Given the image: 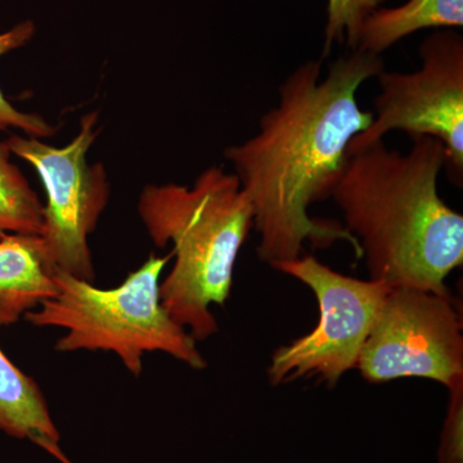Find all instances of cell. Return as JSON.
Here are the masks:
<instances>
[{
  "mask_svg": "<svg viewBox=\"0 0 463 463\" xmlns=\"http://www.w3.org/2000/svg\"><path fill=\"white\" fill-rule=\"evenodd\" d=\"M383 70L380 56L358 50L337 58L325 76L321 60L307 61L283 81L279 103L261 116L257 134L225 149L254 210L260 260H292L306 242L327 248L339 240L361 258L345 227L313 219L309 207L330 199L350 142L373 123V112L362 109L356 96Z\"/></svg>",
  "mask_w": 463,
  "mask_h": 463,
  "instance_id": "1",
  "label": "cell"
},
{
  "mask_svg": "<svg viewBox=\"0 0 463 463\" xmlns=\"http://www.w3.org/2000/svg\"><path fill=\"white\" fill-rule=\"evenodd\" d=\"M411 139L408 154L380 141L347 156L331 197L371 279L448 297L446 279L463 263V216L439 196L444 146Z\"/></svg>",
  "mask_w": 463,
  "mask_h": 463,
  "instance_id": "2",
  "label": "cell"
},
{
  "mask_svg": "<svg viewBox=\"0 0 463 463\" xmlns=\"http://www.w3.org/2000/svg\"><path fill=\"white\" fill-rule=\"evenodd\" d=\"M139 218L158 249L173 243V269L160 282L164 309L205 341L219 331L212 306L223 307L233 286L234 265L254 210L236 174L210 166L192 187L148 184L139 196Z\"/></svg>",
  "mask_w": 463,
  "mask_h": 463,
  "instance_id": "3",
  "label": "cell"
},
{
  "mask_svg": "<svg viewBox=\"0 0 463 463\" xmlns=\"http://www.w3.org/2000/svg\"><path fill=\"white\" fill-rule=\"evenodd\" d=\"M173 257V251L165 257L149 255L120 286L109 289L54 269L56 297L24 318L35 327L65 328L66 335L54 345L57 352H111L134 377L142 373L145 353L163 352L203 370L207 362L196 340L161 304L160 277Z\"/></svg>",
  "mask_w": 463,
  "mask_h": 463,
  "instance_id": "4",
  "label": "cell"
},
{
  "mask_svg": "<svg viewBox=\"0 0 463 463\" xmlns=\"http://www.w3.org/2000/svg\"><path fill=\"white\" fill-rule=\"evenodd\" d=\"M97 121V112L84 115L80 132L63 148L17 134L5 141L11 154L38 172L47 192L41 239L52 269L90 283L96 281V272L88 237L96 231L109 199L105 166L87 158L99 136Z\"/></svg>",
  "mask_w": 463,
  "mask_h": 463,
  "instance_id": "5",
  "label": "cell"
},
{
  "mask_svg": "<svg viewBox=\"0 0 463 463\" xmlns=\"http://www.w3.org/2000/svg\"><path fill=\"white\" fill-rule=\"evenodd\" d=\"M312 289L319 304V322L306 336L276 350L268 376L272 385L317 377L334 386L356 367L365 340L392 288L335 272L313 257L270 264Z\"/></svg>",
  "mask_w": 463,
  "mask_h": 463,
  "instance_id": "6",
  "label": "cell"
},
{
  "mask_svg": "<svg viewBox=\"0 0 463 463\" xmlns=\"http://www.w3.org/2000/svg\"><path fill=\"white\" fill-rule=\"evenodd\" d=\"M421 67L412 72L377 75L380 94L373 120L356 134L347 156L383 141L392 130L412 137H432L446 149L453 181L463 176V38L453 29H439L420 47Z\"/></svg>",
  "mask_w": 463,
  "mask_h": 463,
  "instance_id": "7",
  "label": "cell"
},
{
  "mask_svg": "<svg viewBox=\"0 0 463 463\" xmlns=\"http://www.w3.org/2000/svg\"><path fill=\"white\" fill-rule=\"evenodd\" d=\"M356 368L373 383L423 377L449 388L463 379L462 317L449 295L392 288Z\"/></svg>",
  "mask_w": 463,
  "mask_h": 463,
  "instance_id": "8",
  "label": "cell"
},
{
  "mask_svg": "<svg viewBox=\"0 0 463 463\" xmlns=\"http://www.w3.org/2000/svg\"><path fill=\"white\" fill-rule=\"evenodd\" d=\"M57 288L41 236L7 234L0 240V327L11 326L56 297Z\"/></svg>",
  "mask_w": 463,
  "mask_h": 463,
  "instance_id": "9",
  "label": "cell"
},
{
  "mask_svg": "<svg viewBox=\"0 0 463 463\" xmlns=\"http://www.w3.org/2000/svg\"><path fill=\"white\" fill-rule=\"evenodd\" d=\"M462 26L463 0H408L399 7L376 9L365 18L355 50L380 56L420 30Z\"/></svg>",
  "mask_w": 463,
  "mask_h": 463,
  "instance_id": "10",
  "label": "cell"
},
{
  "mask_svg": "<svg viewBox=\"0 0 463 463\" xmlns=\"http://www.w3.org/2000/svg\"><path fill=\"white\" fill-rule=\"evenodd\" d=\"M0 431L33 443H58L60 431L52 420L41 386L27 376L0 349Z\"/></svg>",
  "mask_w": 463,
  "mask_h": 463,
  "instance_id": "11",
  "label": "cell"
},
{
  "mask_svg": "<svg viewBox=\"0 0 463 463\" xmlns=\"http://www.w3.org/2000/svg\"><path fill=\"white\" fill-rule=\"evenodd\" d=\"M44 205L20 167L11 161V151L0 142V240L7 234L41 236Z\"/></svg>",
  "mask_w": 463,
  "mask_h": 463,
  "instance_id": "12",
  "label": "cell"
},
{
  "mask_svg": "<svg viewBox=\"0 0 463 463\" xmlns=\"http://www.w3.org/2000/svg\"><path fill=\"white\" fill-rule=\"evenodd\" d=\"M35 33V25L32 21L18 24L7 33H0V56L18 48L24 47L32 41ZM23 130L27 137L33 138H50L56 134V129L44 118L35 114H26L11 105V102L0 90V130Z\"/></svg>",
  "mask_w": 463,
  "mask_h": 463,
  "instance_id": "13",
  "label": "cell"
},
{
  "mask_svg": "<svg viewBox=\"0 0 463 463\" xmlns=\"http://www.w3.org/2000/svg\"><path fill=\"white\" fill-rule=\"evenodd\" d=\"M386 0H328L323 57L328 56L332 45L346 43L355 50L359 33L365 18Z\"/></svg>",
  "mask_w": 463,
  "mask_h": 463,
  "instance_id": "14",
  "label": "cell"
},
{
  "mask_svg": "<svg viewBox=\"0 0 463 463\" xmlns=\"http://www.w3.org/2000/svg\"><path fill=\"white\" fill-rule=\"evenodd\" d=\"M448 390L449 403L439 441L438 463H463V379Z\"/></svg>",
  "mask_w": 463,
  "mask_h": 463,
  "instance_id": "15",
  "label": "cell"
},
{
  "mask_svg": "<svg viewBox=\"0 0 463 463\" xmlns=\"http://www.w3.org/2000/svg\"><path fill=\"white\" fill-rule=\"evenodd\" d=\"M36 446L43 448V449L47 450L50 455L53 456L54 458L58 459L61 463H74L71 459H69V457L65 455V453L61 450L58 443H54V441L51 440H39L36 441Z\"/></svg>",
  "mask_w": 463,
  "mask_h": 463,
  "instance_id": "16",
  "label": "cell"
}]
</instances>
